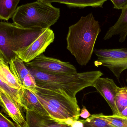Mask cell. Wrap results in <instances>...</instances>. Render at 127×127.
Listing matches in <instances>:
<instances>
[{
  "instance_id": "28",
  "label": "cell",
  "mask_w": 127,
  "mask_h": 127,
  "mask_svg": "<svg viewBox=\"0 0 127 127\" xmlns=\"http://www.w3.org/2000/svg\"><path fill=\"white\" fill-rule=\"evenodd\" d=\"M74 121V120H73V119H72L68 118L67 119H66V120H65V121L64 124H65L67 125L71 126L72 124L73 123Z\"/></svg>"
},
{
  "instance_id": "24",
  "label": "cell",
  "mask_w": 127,
  "mask_h": 127,
  "mask_svg": "<svg viewBox=\"0 0 127 127\" xmlns=\"http://www.w3.org/2000/svg\"><path fill=\"white\" fill-rule=\"evenodd\" d=\"M91 114L87 109L85 106H83L81 109V112L80 113V116L83 118L84 119H87L91 116Z\"/></svg>"
},
{
  "instance_id": "19",
  "label": "cell",
  "mask_w": 127,
  "mask_h": 127,
  "mask_svg": "<svg viewBox=\"0 0 127 127\" xmlns=\"http://www.w3.org/2000/svg\"><path fill=\"white\" fill-rule=\"evenodd\" d=\"M81 121L84 127H115L100 118L98 114L91 115L88 118Z\"/></svg>"
},
{
  "instance_id": "6",
  "label": "cell",
  "mask_w": 127,
  "mask_h": 127,
  "mask_svg": "<svg viewBox=\"0 0 127 127\" xmlns=\"http://www.w3.org/2000/svg\"><path fill=\"white\" fill-rule=\"evenodd\" d=\"M24 63L26 66L48 74H75L78 73L76 68L69 63L47 57L42 54L30 62Z\"/></svg>"
},
{
  "instance_id": "21",
  "label": "cell",
  "mask_w": 127,
  "mask_h": 127,
  "mask_svg": "<svg viewBox=\"0 0 127 127\" xmlns=\"http://www.w3.org/2000/svg\"><path fill=\"white\" fill-rule=\"evenodd\" d=\"M115 102L119 112L127 107V87H120L116 95Z\"/></svg>"
},
{
  "instance_id": "26",
  "label": "cell",
  "mask_w": 127,
  "mask_h": 127,
  "mask_svg": "<svg viewBox=\"0 0 127 127\" xmlns=\"http://www.w3.org/2000/svg\"><path fill=\"white\" fill-rule=\"evenodd\" d=\"M5 64H8L6 62L3 54L0 51V65Z\"/></svg>"
},
{
  "instance_id": "11",
  "label": "cell",
  "mask_w": 127,
  "mask_h": 127,
  "mask_svg": "<svg viewBox=\"0 0 127 127\" xmlns=\"http://www.w3.org/2000/svg\"><path fill=\"white\" fill-rule=\"evenodd\" d=\"M45 30L27 29L15 25L12 43L13 52L15 53L30 45Z\"/></svg>"
},
{
  "instance_id": "15",
  "label": "cell",
  "mask_w": 127,
  "mask_h": 127,
  "mask_svg": "<svg viewBox=\"0 0 127 127\" xmlns=\"http://www.w3.org/2000/svg\"><path fill=\"white\" fill-rule=\"evenodd\" d=\"M25 111L27 127H59L63 124L50 116L42 115L33 111Z\"/></svg>"
},
{
  "instance_id": "1",
  "label": "cell",
  "mask_w": 127,
  "mask_h": 127,
  "mask_svg": "<svg viewBox=\"0 0 127 127\" xmlns=\"http://www.w3.org/2000/svg\"><path fill=\"white\" fill-rule=\"evenodd\" d=\"M101 31L98 21L92 13L82 16L77 23L69 27L66 48L81 65H86L91 59Z\"/></svg>"
},
{
  "instance_id": "10",
  "label": "cell",
  "mask_w": 127,
  "mask_h": 127,
  "mask_svg": "<svg viewBox=\"0 0 127 127\" xmlns=\"http://www.w3.org/2000/svg\"><path fill=\"white\" fill-rule=\"evenodd\" d=\"M0 105L3 111L12 119L18 127H27L22 107L0 89Z\"/></svg>"
},
{
  "instance_id": "17",
  "label": "cell",
  "mask_w": 127,
  "mask_h": 127,
  "mask_svg": "<svg viewBox=\"0 0 127 127\" xmlns=\"http://www.w3.org/2000/svg\"><path fill=\"white\" fill-rule=\"evenodd\" d=\"M20 0H0V19L8 21L15 13Z\"/></svg>"
},
{
  "instance_id": "13",
  "label": "cell",
  "mask_w": 127,
  "mask_h": 127,
  "mask_svg": "<svg viewBox=\"0 0 127 127\" xmlns=\"http://www.w3.org/2000/svg\"><path fill=\"white\" fill-rule=\"evenodd\" d=\"M21 105L25 110L49 116L35 94L29 89L22 87L21 92Z\"/></svg>"
},
{
  "instance_id": "7",
  "label": "cell",
  "mask_w": 127,
  "mask_h": 127,
  "mask_svg": "<svg viewBox=\"0 0 127 127\" xmlns=\"http://www.w3.org/2000/svg\"><path fill=\"white\" fill-rule=\"evenodd\" d=\"M54 39L53 30L50 28L45 29L30 45L15 52V54L24 62H30L44 52Z\"/></svg>"
},
{
  "instance_id": "2",
  "label": "cell",
  "mask_w": 127,
  "mask_h": 127,
  "mask_svg": "<svg viewBox=\"0 0 127 127\" xmlns=\"http://www.w3.org/2000/svg\"><path fill=\"white\" fill-rule=\"evenodd\" d=\"M26 67L35 78L37 86L52 90H61L73 99H76L78 92L86 87H93L95 81L103 75L100 71L75 74H48Z\"/></svg>"
},
{
  "instance_id": "9",
  "label": "cell",
  "mask_w": 127,
  "mask_h": 127,
  "mask_svg": "<svg viewBox=\"0 0 127 127\" xmlns=\"http://www.w3.org/2000/svg\"><path fill=\"white\" fill-rule=\"evenodd\" d=\"M9 64L10 71L21 87L32 91L36 89L35 78L21 59L16 56L10 61Z\"/></svg>"
},
{
  "instance_id": "20",
  "label": "cell",
  "mask_w": 127,
  "mask_h": 127,
  "mask_svg": "<svg viewBox=\"0 0 127 127\" xmlns=\"http://www.w3.org/2000/svg\"><path fill=\"white\" fill-rule=\"evenodd\" d=\"M98 115L115 127H127V118L121 115H105L103 113Z\"/></svg>"
},
{
  "instance_id": "27",
  "label": "cell",
  "mask_w": 127,
  "mask_h": 127,
  "mask_svg": "<svg viewBox=\"0 0 127 127\" xmlns=\"http://www.w3.org/2000/svg\"><path fill=\"white\" fill-rule=\"evenodd\" d=\"M120 113L121 116L127 118V107L120 112Z\"/></svg>"
},
{
  "instance_id": "16",
  "label": "cell",
  "mask_w": 127,
  "mask_h": 127,
  "mask_svg": "<svg viewBox=\"0 0 127 127\" xmlns=\"http://www.w3.org/2000/svg\"><path fill=\"white\" fill-rule=\"evenodd\" d=\"M44 3L58 2L65 4L69 6L74 7H84L91 6L93 7H101L107 0H38Z\"/></svg>"
},
{
  "instance_id": "5",
  "label": "cell",
  "mask_w": 127,
  "mask_h": 127,
  "mask_svg": "<svg viewBox=\"0 0 127 127\" xmlns=\"http://www.w3.org/2000/svg\"><path fill=\"white\" fill-rule=\"evenodd\" d=\"M93 52L98 58L95 65H102L108 68L118 80L127 69V48L94 50Z\"/></svg>"
},
{
  "instance_id": "30",
  "label": "cell",
  "mask_w": 127,
  "mask_h": 127,
  "mask_svg": "<svg viewBox=\"0 0 127 127\" xmlns=\"http://www.w3.org/2000/svg\"></svg>"
},
{
  "instance_id": "29",
  "label": "cell",
  "mask_w": 127,
  "mask_h": 127,
  "mask_svg": "<svg viewBox=\"0 0 127 127\" xmlns=\"http://www.w3.org/2000/svg\"><path fill=\"white\" fill-rule=\"evenodd\" d=\"M59 127H71L70 125H67L65 124H62Z\"/></svg>"
},
{
  "instance_id": "14",
  "label": "cell",
  "mask_w": 127,
  "mask_h": 127,
  "mask_svg": "<svg viewBox=\"0 0 127 127\" xmlns=\"http://www.w3.org/2000/svg\"><path fill=\"white\" fill-rule=\"evenodd\" d=\"M120 17L115 24L109 28L104 39L108 40L116 35H119V42L123 43L127 36V4L122 9Z\"/></svg>"
},
{
  "instance_id": "12",
  "label": "cell",
  "mask_w": 127,
  "mask_h": 127,
  "mask_svg": "<svg viewBox=\"0 0 127 127\" xmlns=\"http://www.w3.org/2000/svg\"><path fill=\"white\" fill-rule=\"evenodd\" d=\"M15 27L13 23L0 22V51L8 64L12 59L17 56L12 48Z\"/></svg>"
},
{
  "instance_id": "8",
  "label": "cell",
  "mask_w": 127,
  "mask_h": 127,
  "mask_svg": "<svg viewBox=\"0 0 127 127\" xmlns=\"http://www.w3.org/2000/svg\"><path fill=\"white\" fill-rule=\"evenodd\" d=\"M93 87L106 100L112 109L113 115H121L116 106L115 97L120 87L116 85L113 79L108 78H98L95 81Z\"/></svg>"
},
{
  "instance_id": "23",
  "label": "cell",
  "mask_w": 127,
  "mask_h": 127,
  "mask_svg": "<svg viewBox=\"0 0 127 127\" xmlns=\"http://www.w3.org/2000/svg\"><path fill=\"white\" fill-rule=\"evenodd\" d=\"M113 4V8L122 9L127 4V0H110Z\"/></svg>"
},
{
  "instance_id": "22",
  "label": "cell",
  "mask_w": 127,
  "mask_h": 127,
  "mask_svg": "<svg viewBox=\"0 0 127 127\" xmlns=\"http://www.w3.org/2000/svg\"><path fill=\"white\" fill-rule=\"evenodd\" d=\"M0 127H18L0 111Z\"/></svg>"
},
{
  "instance_id": "3",
  "label": "cell",
  "mask_w": 127,
  "mask_h": 127,
  "mask_svg": "<svg viewBox=\"0 0 127 127\" xmlns=\"http://www.w3.org/2000/svg\"><path fill=\"white\" fill-rule=\"evenodd\" d=\"M60 12L51 3L37 0L18 7L12 18L13 24L20 27L44 30L57 22Z\"/></svg>"
},
{
  "instance_id": "25",
  "label": "cell",
  "mask_w": 127,
  "mask_h": 127,
  "mask_svg": "<svg viewBox=\"0 0 127 127\" xmlns=\"http://www.w3.org/2000/svg\"><path fill=\"white\" fill-rule=\"evenodd\" d=\"M71 126V127H84V124L81 120L78 119L74 121Z\"/></svg>"
},
{
  "instance_id": "18",
  "label": "cell",
  "mask_w": 127,
  "mask_h": 127,
  "mask_svg": "<svg viewBox=\"0 0 127 127\" xmlns=\"http://www.w3.org/2000/svg\"><path fill=\"white\" fill-rule=\"evenodd\" d=\"M0 80L10 87L20 90L22 87L10 71L9 65H0Z\"/></svg>"
},
{
  "instance_id": "4",
  "label": "cell",
  "mask_w": 127,
  "mask_h": 127,
  "mask_svg": "<svg viewBox=\"0 0 127 127\" xmlns=\"http://www.w3.org/2000/svg\"><path fill=\"white\" fill-rule=\"evenodd\" d=\"M32 91L35 94L49 116L54 119L57 121L64 118H71L74 121L79 119L80 109L77 99L70 97L65 92L61 90H52L37 86L36 89Z\"/></svg>"
}]
</instances>
